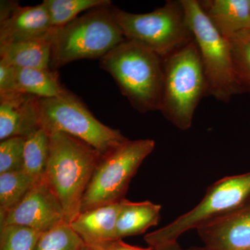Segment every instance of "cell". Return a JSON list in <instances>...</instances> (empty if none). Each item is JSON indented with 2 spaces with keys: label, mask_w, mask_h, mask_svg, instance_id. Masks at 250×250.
<instances>
[{
  "label": "cell",
  "mask_w": 250,
  "mask_h": 250,
  "mask_svg": "<svg viewBox=\"0 0 250 250\" xmlns=\"http://www.w3.org/2000/svg\"><path fill=\"white\" fill-rule=\"evenodd\" d=\"M54 29L43 2L21 6L16 1H1L0 45L46 37Z\"/></svg>",
  "instance_id": "11"
},
{
  "label": "cell",
  "mask_w": 250,
  "mask_h": 250,
  "mask_svg": "<svg viewBox=\"0 0 250 250\" xmlns=\"http://www.w3.org/2000/svg\"><path fill=\"white\" fill-rule=\"evenodd\" d=\"M250 201V172L220 179L208 188L201 202L185 214L145 236L153 250L177 243L181 235L198 229Z\"/></svg>",
  "instance_id": "7"
},
{
  "label": "cell",
  "mask_w": 250,
  "mask_h": 250,
  "mask_svg": "<svg viewBox=\"0 0 250 250\" xmlns=\"http://www.w3.org/2000/svg\"><path fill=\"white\" fill-rule=\"evenodd\" d=\"M106 250H153L150 247L147 248L130 246L123 242L122 239L115 240L102 246Z\"/></svg>",
  "instance_id": "27"
},
{
  "label": "cell",
  "mask_w": 250,
  "mask_h": 250,
  "mask_svg": "<svg viewBox=\"0 0 250 250\" xmlns=\"http://www.w3.org/2000/svg\"><path fill=\"white\" fill-rule=\"evenodd\" d=\"M49 134L43 179L57 197L70 223L80 214L82 200L103 155L89 145L62 132Z\"/></svg>",
  "instance_id": "1"
},
{
  "label": "cell",
  "mask_w": 250,
  "mask_h": 250,
  "mask_svg": "<svg viewBox=\"0 0 250 250\" xmlns=\"http://www.w3.org/2000/svg\"><path fill=\"white\" fill-rule=\"evenodd\" d=\"M15 81L17 92L40 98H62L71 93L60 83L58 72L51 69L15 67Z\"/></svg>",
  "instance_id": "18"
},
{
  "label": "cell",
  "mask_w": 250,
  "mask_h": 250,
  "mask_svg": "<svg viewBox=\"0 0 250 250\" xmlns=\"http://www.w3.org/2000/svg\"></svg>",
  "instance_id": "30"
},
{
  "label": "cell",
  "mask_w": 250,
  "mask_h": 250,
  "mask_svg": "<svg viewBox=\"0 0 250 250\" xmlns=\"http://www.w3.org/2000/svg\"></svg>",
  "instance_id": "31"
},
{
  "label": "cell",
  "mask_w": 250,
  "mask_h": 250,
  "mask_svg": "<svg viewBox=\"0 0 250 250\" xmlns=\"http://www.w3.org/2000/svg\"><path fill=\"white\" fill-rule=\"evenodd\" d=\"M39 105L41 128L48 134L62 132L77 138L101 155H107L129 140L119 130L99 121L73 93L40 98Z\"/></svg>",
  "instance_id": "8"
},
{
  "label": "cell",
  "mask_w": 250,
  "mask_h": 250,
  "mask_svg": "<svg viewBox=\"0 0 250 250\" xmlns=\"http://www.w3.org/2000/svg\"><path fill=\"white\" fill-rule=\"evenodd\" d=\"M54 31L46 37L0 45V62L21 68L50 69Z\"/></svg>",
  "instance_id": "15"
},
{
  "label": "cell",
  "mask_w": 250,
  "mask_h": 250,
  "mask_svg": "<svg viewBox=\"0 0 250 250\" xmlns=\"http://www.w3.org/2000/svg\"><path fill=\"white\" fill-rule=\"evenodd\" d=\"M17 93L15 67L0 62V96Z\"/></svg>",
  "instance_id": "26"
},
{
  "label": "cell",
  "mask_w": 250,
  "mask_h": 250,
  "mask_svg": "<svg viewBox=\"0 0 250 250\" xmlns=\"http://www.w3.org/2000/svg\"><path fill=\"white\" fill-rule=\"evenodd\" d=\"M112 5L90 10L60 28H55L51 70L57 71L69 62L102 59L126 40L118 26Z\"/></svg>",
  "instance_id": "3"
},
{
  "label": "cell",
  "mask_w": 250,
  "mask_h": 250,
  "mask_svg": "<svg viewBox=\"0 0 250 250\" xmlns=\"http://www.w3.org/2000/svg\"><path fill=\"white\" fill-rule=\"evenodd\" d=\"M157 250H207V248H191V249H188V250H183L179 246V245L177 243L176 244L172 245V246L166 247V248H161V249Z\"/></svg>",
  "instance_id": "28"
},
{
  "label": "cell",
  "mask_w": 250,
  "mask_h": 250,
  "mask_svg": "<svg viewBox=\"0 0 250 250\" xmlns=\"http://www.w3.org/2000/svg\"><path fill=\"white\" fill-rule=\"evenodd\" d=\"M208 250H250V201L197 229Z\"/></svg>",
  "instance_id": "12"
},
{
  "label": "cell",
  "mask_w": 250,
  "mask_h": 250,
  "mask_svg": "<svg viewBox=\"0 0 250 250\" xmlns=\"http://www.w3.org/2000/svg\"><path fill=\"white\" fill-rule=\"evenodd\" d=\"M42 233L25 227L0 228V250H36Z\"/></svg>",
  "instance_id": "24"
},
{
  "label": "cell",
  "mask_w": 250,
  "mask_h": 250,
  "mask_svg": "<svg viewBox=\"0 0 250 250\" xmlns=\"http://www.w3.org/2000/svg\"><path fill=\"white\" fill-rule=\"evenodd\" d=\"M49 134L39 129L25 139L23 168L36 181L43 178L49 152Z\"/></svg>",
  "instance_id": "19"
},
{
  "label": "cell",
  "mask_w": 250,
  "mask_h": 250,
  "mask_svg": "<svg viewBox=\"0 0 250 250\" xmlns=\"http://www.w3.org/2000/svg\"><path fill=\"white\" fill-rule=\"evenodd\" d=\"M161 207L149 201L134 202L124 199L116 224V238L142 234L159 223Z\"/></svg>",
  "instance_id": "17"
},
{
  "label": "cell",
  "mask_w": 250,
  "mask_h": 250,
  "mask_svg": "<svg viewBox=\"0 0 250 250\" xmlns=\"http://www.w3.org/2000/svg\"><path fill=\"white\" fill-rule=\"evenodd\" d=\"M39 100L35 95L19 92L0 96V141L26 139L41 129Z\"/></svg>",
  "instance_id": "13"
},
{
  "label": "cell",
  "mask_w": 250,
  "mask_h": 250,
  "mask_svg": "<svg viewBox=\"0 0 250 250\" xmlns=\"http://www.w3.org/2000/svg\"><path fill=\"white\" fill-rule=\"evenodd\" d=\"M235 75L242 93L250 94V29L229 38Z\"/></svg>",
  "instance_id": "22"
},
{
  "label": "cell",
  "mask_w": 250,
  "mask_h": 250,
  "mask_svg": "<svg viewBox=\"0 0 250 250\" xmlns=\"http://www.w3.org/2000/svg\"><path fill=\"white\" fill-rule=\"evenodd\" d=\"M208 96L207 79L195 41L164 59V85L160 111L182 131L192 126L194 115Z\"/></svg>",
  "instance_id": "4"
},
{
  "label": "cell",
  "mask_w": 250,
  "mask_h": 250,
  "mask_svg": "<svg viewBox=\"0 0 250 250\" xmlns=\"http://www.w3.org/2000/svg\"><path fill=\"white\" fill-rule=\"evenodd\" d=\"M207 79L208 96L228 103L242 91L237 82L229 39L210 22L200 1L181 0Z\"/></svg>",
  "instance_id": "6"
},
{
  "label": "cell",
  "mask_w": 250,
  "mask_h": 250,
  "mask_svg": "<svg viewBox=\"0 0 250 250\" xmlns=\"http://www.w3.org/2000/svg\"><path fill=\"white\" fill-rule=\"evenodd\" d=\"M38 182L24 170L0 174V215L18 205Z\"/></svg>",
  "instance_id": "20"
},
{
  "label": "cell",
  "mask_w": 250,
  "mask_h": 250,
  "mask_svg": "<svg viewBox=\"0 0 250 250\" xmlns=\"http://www.w3.org/2000/svg\"><path fill=\"white\" fill-rule=\"evenodd\" d=\"M53 28H60L87 10L111 4L109 0H44Z\"/></svg>",
  "instance_id": "21"
},
{
  "label": "cell",
  "mask_w": 250,
  "mask_h": 250,
  "mask_svg": "<svg viewBox=\"0 0 250 250\" xmlns=\"http://www.w3.org/2000/svg\"><path fill=\"white\" fill-rule=\"evenodd\" d=\"M80 250H106L103 247L95 246H90V245H83L82 248H80Z\"/></svg>",
  "instance_id": "29"
},
{
  "label": "cell",
  "mask_w": 250,
  "mask_h": 250,
  "mask_svg": "<svg viewBox=\"0 0 250 250\" xmlns=\"http://www.w3.org/2000/svg\"><path fill=\"white\" fill-rule=\"evenodd\" d=\"M122 94L141 113L160 111L164 59L143 46L125 40L100 59Z\"/></svg>",
  "instance_id": "2"
},
{
  "label": "cell",
  "mask_w": 250,
  "mask_h": 250,
  "mask_svg": "<svg viewBox=\"0 0 250 250\" xmlns=\"http://www.w3.org/2000/svg\"><path fill=\"white\" fill-rule=\"evenodd\" d=\"M200 2L210 22L227 39L250 29V0H205Z\"/></svg>",
  "instance_id": "16"
},
{
  "label": "cell",
  "mask_w": 250,
  "mask_h": 250,
  "mask_svg": "<svg viewBox=\"0 0 250 250\" xmlns=\"http://www.w3.org/2000/svg\"><path fill=\"white\" fill-rule=\"evenodd\" d=\"M121 202L81 212L70 228L86 245L103 246L116 238V224Z\"/></svg>",
  "instance_id": "14"
},
{
  "label": "cell",
  "mask_w": 250,
  "mask_h": 250,
  "mask_svg": "<svg viewBox=\"0 0 250 250\" xmlns=\"http://www.w3.org/2000/svg\"><path fill=\"white\" fill-rule=\"evenodd\" d=\"M126 41L146 47L163 59L193 41L182 1L168 0L147 14H131L112 8Z\"/></svg>",
  "instance_id": "5"
},
{
  "label": "cell",
  "mask_w": 250,
  "mask_h": 250,
  "mask_svg": "<svg viewBox=\"0 0 250 250\" xmlns=\"http://www.w3.org/2000/svg\"><path fill=\"white\" fill-rule=\"evenodd\" d=\"M25 138L13 137L0 143V174L22 170Z\"/></svg>",
  "instance_id": "25"
},
{
  "label": "cell",
  "mask_w": 250,
  "mask_h": 250,
  "mask_svg": "<svg viewBox=\"0 0 250 250\" xmlns=\"http://www.w3.org/2000/svg\"><path fill=\"white\" fill-rule=\"evenodd\" d=\"M84 245L78 235L67 223L41 235L36 250H80Z\"/></svg>",
  "instance_id": "23"
},
{
  "label": "cell",
  "mask_w": 250,
  "mask_h": 250,
  "mask_svg": "<svg viewBox=\"0 0 250 250\" xmlns=\"http://www.w3.org/2000/svg\"><path fill=\"white\" fill-rule=\"evenodd\" d=\"M154 147L153 140H128L103 156L85 190L81 212L124 200L131 179Z\"/></svg>",
  "instance_id": "9"
},
{
  "label": "cell",
  "mask_w": 250,
  "mask_h": 250,
  "mask_svg": "<svg viewBox=\"0 0 250 250\" xmlns=\"http://www.w3.org/2000/svg\"><path fill=\"white\" fill-rule=\"evenodd\" d=\"M64 223H66L62 206L43 178L14 208L0 215V228L16 225L41 233Z\"/></svg>",
  "instance_id": "10"
}]
</instances>
